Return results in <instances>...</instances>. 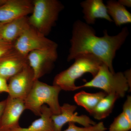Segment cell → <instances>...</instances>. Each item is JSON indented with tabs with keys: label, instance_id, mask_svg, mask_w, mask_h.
<instances>
[{
	"label": "cell",
	"instance_id": "1",
	"mask_svg": "<svg viewBox=\"0 0 131 131\" xmlns=\"http://www.w3.org/2000/svg\"><path fill=\"white\" fill-rule=\"evenodd\" d=\"M129 34L128 28L126 27L117 35H108L107 31L105 30L103 36L97 37L93 27L78 20L73 25L67 60L72 61L82 54H91L107 66L109 70L114 73L113 62L116 52L124 44Z\"/></svg>",
	"mask_w": 131,
	"mask_h": 131
},
{
	"label": "cell",
	"instance_id": "2",
	"mask_svg": "<svg viewBox=\"0 0 131 131\" xmlns=\"http://www.w3.org/2000/svg\"><path fill=\"white\" fill-rule=\"evenodd\" d=\"M75 62L69 68L58 74L54 78L53 85L67 91L77 90L76 80L86 73L94 77L103 63L96 57L90 54L79 55L74 59Z\"/></svg>",
	"mask_w": 131,
	"mask_h": 131
},
{
	"label": "cell",
	"instance_id": "3",
	"mask_svg": "<svg viewBox=\"0 0 131 131\" xmlns=\"http://www.w3.org/2000/svg\"><path fill=\"white\" fill-rule=\"evenodd\" d=\"M62 89L56 85H50L35 80L25 102L26 110H30L36 116H40L41 108L45 104L48 105L53 114L61 113L59 95Z\"/></svg>",
	"mask_w": 131,
	"mask_h": 131
},
{
	"label": "cell",
	"instance_id": "4",
	"mask_svg": "<svg viewBox=\"0 0 131 131\" xmlns=\"http://www.w3.org/2000/svg\"><path fill=\"white\" fill-rule=\"evenodd\" d=\"M30 16V26L45 36L49 35L56 25L63 5L57 0H34Z\"/></svg>",
	"mask_w": 131,
	"mask_h": 131
},
{
	"label": "cell",
	"instance_id": "5",
	"mask_svg": "<svg viewBox=\"0 0 131 131\" xmlns=\"http://www.w3.org/2000/svg\"><path fill=\"white\" fill-rule=\"evenodd\" d=\"M84 88H97L102 89L107 94H116L119 98H122L130 87L124 73H113L103 63L92 80L82 86H77L76 89Z\"/></svg>",
	"mask_w": 131,
	"mask_h": 131
},
{
	"label": "cell",
	"instance_id": "6",
	"mask_svg": "<svg viewBox=\"0 0 131 131\" xmlns=\"http://www.w3.org/2000/svg\"><path fill=\"white\" fill-rule=\"evenodd\" d=\"M31 26H29L14 43L15 50L26 57L31 52L57 45Z\"/></svg>",
	"mask_w": 131,
	"mask_h": 131
},
{
	"label": "cell",
	"instance_id": "7",
	"mask_svg": "<svg viewBox=\"0 0 131 131\" xmlns=\"http://www.w3.org/2000/svg\"><path fill=\"white\" fill-rule=\"evenodd\" d=\"M58 45L31 52L27 58L34 74V80H39L51 71L58 57Z\"/></svg>",
	"mask_w": 131,
	"mask_h": 131
},
{
	"label": "cell",
	"instance_id": "8",
	"mask_svg": "<svg viewBox=\"0 0 131 131\" xmlns=\"http://www.w3.org/2000/svg\"><path fill=\"white\" fill-rule=\"evenodd\" d=\"M9 81L8 96L25 101L35 81L33 72L28 63Z\"/></svg>",
	"mask_w": 131,
	"mask_h": 131
},
{
	"label": "cell",
	"instance_id": "9",
	"mask_svg": "<svg viewBox=\"0 0 131 131\" xmlns=\"http://www.w3.org/2000/svg\"><path fill=\"white\" fill-rule=\"evenodd\" d=\"M0 118V131H10L20 127L19 120L26 110L24 101L8 96Z\"/></svg>",
	"mask_w": 131,
	"mask_h": 131
},
{
	"label": "cell",
	"instance_id": "10",
	"mask_svg": "<svg viewBox=\"0 0 131 131\" xmlns=\"http://www.w3.org/2000/svg\"><path fill=\"white\" fill-rule=\"evenodd\" d=\"M77 106L69 103H64L61 106V113L59 114H52L51 119L54 131H61L64 125L70 122L81 124L83 127H87L94 125L96 123L86 115H78V113H74Z\"/></svg>",
	"mask_w": 131,
	"mask_h": 131
},
{
	"label": "cell",
	"instance_id": "11",
	"mask_svg": "<svg viewBox=\"0 0 131 131\" xmlns=\"http://www.w3.org/2000/svg\"><path fill=\"white\" fill-rule=\"evenodd\" d=\"M32 9V1L7 0L0 7V24L27 16Z\"/></svg>",
	"mask_w": 131,
	"mask_h": 131
},
{
	"label": "cell",
	"instance_id": "12",
	"mask_svg": "<svg viewBox=\"0 0 131 131\" xmlns=\"http://www.w3.org/2000/svg\"><path fill=\"white\" fill-rule=\"evenodd\" d=\"M28 64L27 57L14 49L0 58V77L9 80Z\"/></svg>",
	"mask_w": 131,
	"mask_h": 131
},
{
	"label": "cell",
	"instance_id": "13",
	"mask_svg": "<svg viewBox=\"0 0 131 131\" xmlns=\"http://www.w3.org/2000/svg\"><path fill=\"white\" fill-rule=\"evenodd\" d=\"M82 8L84 20L88 25L94 24L97 18L105 19L113 22L108 14L106 5L102 0H86L80 3Z\"/></svg>",
	"mask_w": 131,
	"mask_h": 131
},
{
	"label": "cell",
	"instance_id": "14",
	"mask_svg": "<svg viewBox=\"0 0 131 131\" xmlns=\"http://www.w3.org/2000/svg\"><path fill=\"white\" fill-rule=\"evenodd\" d=\"M28 16L0 24V38L14 44L29 26Z\"/></svg>",
	"mask_w": 131,
	"mask_h": 131
},
{
	"label": "cell",
	"instance_id": "15",
	"mask_svg": "<svg viewBox=\"0 0 131 131\" xmlns=\"http://www.w3.org/2000/svg\"><path fill=\"white\" fill-rule=\"evenodd\" d=\"M41 115L39 118L34 121L27 127H21L10 131H54L51 116L53 114L46 105L41 108Z\"/></svg>",
	"mask_w": 131,
	"mask_h": 131
},
{
	"label": "cell",
	"instance_id": "16",
	"mask_svg": "<svg viewBox=\"0 0 131 131\" xmlns=\"http://www.w3.org/2000/svg\"><path fill=\"white\" fill-rule=\"evenodd\" d=\"M108 15L117 26L131 22V14L118 1L110 0L106 5Z\"/></svg>",
	"mask_w": 131,
	"mask_h": 131
},
{
	"label": "cell",
	"instance_id": "17",
	"mask_svg": "<svg viewBox=\"0 0 131 131\" xmlns=\"http://www.w3.org/2000/svg\"><path fill=\"white\" fill-rule=\"evenodd\" d=\"M107 95L105 92L90 93L82 91L75 94L74 100L77 105L84 107L91 114L100 101Z\"/></svg>",
	"mask_w": 131,
	"mask_h": 131
},
{
	"label": "cell",
	"instance_id": "18",
	"mask_svg": "<svg viewBox=\"0 0 131 131\" xmlns=\"http://www.w3.org/2000/svg\"><path fill=\"white\" fill-rule=\"evenodd\" d=\"M119 98L116 94L107 95L100 101L90 114L96 119L105 118L112 112L115 103Z\"/></svg>",
	"mask_w": 131,
	"mask_h": 131
},
{
	"label": "cell",
	"instance_id": "19",
	"mask_svg": "<svg viewBox=\"0 0 131 131\" xmlns=\"http://www.w3.org/2000/svg\"><path fill=\"white\" fill-rule=\"evenodd\" d=\"M131 129V122L122 113L114 119L108 131H130Z\"/></svg>",
	"mask_w": 131,
	"mask_h": 131
},
{
	"label": "cell",
	"instance_id": "20",
	"mask_svg": "<svg viewBox=\"0 0 131 131\" xmlns=\"http://www.w3.org/2000/svg\"><path fill=\"white\" fill-rule=\"evenodd\" d=\"M107 129L103 122H99L90 126L82 127L77 126L75 123L70 122L68 128L64 130L61 131H105Z\"/></svg>",
	"mask_w": 131,
	"mask_h": 131
},
{
	"label": "cell",
	"instance_id": "21",
	"mask_svg": "<svg viewBox=\"0 0 131 131\" xmlns=\"http://www.w3.org/2000/svg\"><path fill=\"white\" fill-rule=\"evenodd\" d=\"M14 49V44L6 42L0 38V58Z\"/></svg>",
	"mask_w": 131,
	"mask_h": 131
},
{
	"label": "cell",
	"instance_id": "22",
	"mask_svg": "<svg viewBox=\"0 0 131 131\" xmlns=\"http://www.w3.org/2000/svg\"><path fill=\"white\" fill-rule=\"evenodd\" d=\"M122 113L125 115L127 118L131 122V96L128 95L123 107Z\"/></svg>",
	"mask_w": 131,
	"mask_h": 131
},
{
	"label": "cell",
	"instance_id": "23",
	"mask_svg": "<svg viewBox=\"0 0 131 131\" xmlns=\"http://www.w3.org/2000/svg\"><path fill=\"white\" fill-rule=\"evenodd\" d=\"M7 80L0 77V94L3 93H8V84Z\"/></svg>",
	"mask_w": 131,
	"mask_h": 131
},
{
	"label": "cell",
	"instance_id": "24",
	"mask_svg": "<svg viewBox=\"0 0 131 131\" xmlns=\"http://www.w3.org/2000/svg\"><path fill=\"white\" fill-rule=\"evenodd\" d=\"M124 74L125 75V77L127 80V82H128L129 87H130L131 89V70H128L126 71L125 72Z\"/></svg>",
	"mask_w": 131,
	"mask_h": 131
},
{
	"label": "cell",
	"instance_id": "25",
	"mask_svg": "<svg viewBox=\"0 0 131 131\" xmlns=\"http://www.w3.org/2000/svg\"><path fill=\"white\" fill-rule=\"evenodd\" d=\"M124 7H130L131 6V1L130 0H119L118 1Z\"/></svg>",
	"mask_w": 131,
	"mask_h": 131
},
{
	"label": "cell",
	"instance_id": "26",
	"mask_svg": "<svg viewBox=\"0 0 131 131\" xmlns=\"http://www.w3.org/2000/svg\"><path fill=\"white\" fill-rule=\"evenodd\" d=\"M6 100H4L1 101H0V118L6 106Z\"/></svg>",
	"mask_w": 131,
	"mask_h": 131
},
{
	"label": "cell",
	"instance_id": "27",
	"mask_svg": "<svg viewBox=\"0 0 131 131\" xmlns=\"http://www.w3.org/2000/svg\"><path fill=\"white\" fill-rule=\"evenodd\" d=\"M7 1V0H0V7L4 5Z\"/></svg>",
	"mask_w": 131,
	"mask_h": 131
}]
</instances>
